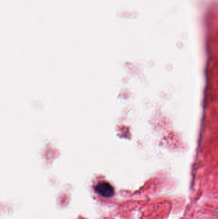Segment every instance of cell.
Segmentation results:
<instances>
[{
    "mask_svg": "<svg viewBox=\"0 0 218 219\" xmlns=\"http://www.w3.org/2000/svg\"><path fill=\"white\" fill-rule=\"evenodd\" d=\"M96 192L104 197H111L115 194V190L109 183L102 181L99 183L95 187Z\"/></svg>",
    "mask_w": 218,
    "mask_h": 219,
    "instance_id": "obj_1",
    "label": "cell"
}]
</instances>
